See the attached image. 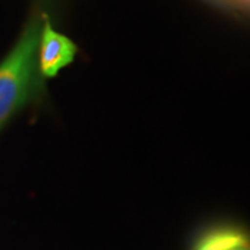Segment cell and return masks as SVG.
Here are the masks:
<instances>
[{
    "instance_id": "3957f363",
    "label": "cell",
    "mask_w": 250,
    "mask_h": 250,
    "mask_svg": "<svg viewBox=\"0 0 250 250\" xmlns=\"http://www.w3.org/2000/svg\"><path fill=\"white\" fill-rule=\"evenodd\" d=\"M190 250H250V232L238 224H214L197 235Z\"/></svg>"
},
{
    "instance_id": "6da1fadb",
    "label": "cell",
    "mask_w": 250,
    "mask_h": 250,
    "mask_svg": "<svg viewBox=\"0 0 250 250\" xmlns=\"http://www.w3.org/2000/svg\"><path fill=\"white\" fill-rule=\"evenodd\" d=\"M43 20L45 16L39 14L31 18L13 50L0 62V128L43 88L38 64Z\"/></svg>"
},
{
    "instance_id": "7a4b0ae2",
    "label": "cell",
    "mask_w": 250,
    "mask_h": 250,
    "mask_svg": "<svg viewBox=\"0 0 250 250\" xmlns=\"http://www.w3.org/2000/svg\"><path fill=\"white\" fill-rule=\"evenodd\" d=\"M78 52L77 45L68 36L57 32L49 17L43 20V27L38 49V64L42 78H53L62 68L70 65Z\"/></svg>"
}]
</instances>
